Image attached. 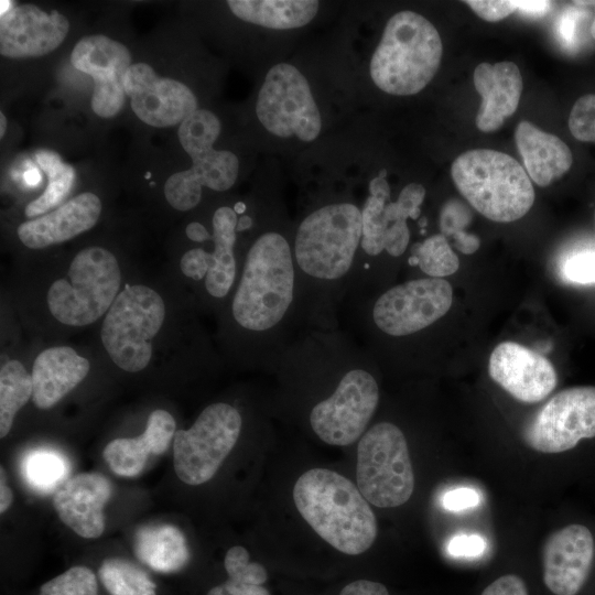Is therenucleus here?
I'll return each mask as SVG.
<instances>
[{"label":"nucleus","mask_w":595,"mask_h":595,"mask_svg":"<svg viewBox=\"0 0 595 595\" xmlns=\"http://www.w3.org/2000/svg\"><path fill=\"white\" fill-rule=\"evenodd\" d=\"M242 415L227 402L207 405L187 430L175 432L173 463L177 477L196 486L208 482L236 445Z\"/></svg>","instance_id":"nucleus-10"},{"label":"nucleus","mask_w":595,"mask_h":595,"mask_svg":"<svg viewBox=\"0 0 595 595\" xmlns=\"http://www.w3.org/2000/svg\"><path fill=\"white\" fill-rule=\"evenodd\" d=\"M534 451L563 454L595 440V387L577 386L554 394L523 431Z\"/></svg>","instance_id":"nucleus-12"},{"label":"nucleus","mask_w":595,"mask_h":595,"mask_svg":"<svg viewBox=\"0 0 595 595\" xmlns=\"http://www.w3.org/2000/svg\"><path fill=\"white\" fill-rule=\"evenodd\" d=\"M488 371L495 382L524 403L542 401L558 382L548 358L515 342H504L494 348Z\"/></svg>","instance_id":"nucleus-17"},{"label":"nucleus","mask_w":595,"mask_h":595,"mask_svg":"<svg viewBox=\"0 0 595 595\" xmlns=\"http://www.w3.org/2000/svg\"><path fill=\"white\" fill-rule=\"evenodd\" d=\"M111 485L99 473H82L62 483L53 497L60 519L79 537L95 539L105 529L104 508Z\"/></svg>","instance_id":"nucleus-19"},{"label":"nucleus","mask_w":595,"mask_h":595,"mask_svg":"<svg viewBox=\"0 0 595 595\" xmlns=\"http://www.w3.org/2000/svg\"><path fill=\"white\" fill-rule=\"evenodd\" d=\"M0 512L3 513L12 504L13 494L10 487L7 485L3 467L0 468Z\"/></svg>","instance_id":"nucleus-47"},{"label":"nucleus","mask_w":595,"mask_h":595,"mask_svg":"<svg viewBox=\"0 0 595 595\" xmlns=\"http://www.w3.org/2000/svg\"><path fill=\"white\" fill-rule=\"evenodd\" d=\"M69 465L63 455L52 450H36L25 456L22 473L28 484L40 493L56 488L67 476Z\"/></svg>","instance_id":"nucleus-32"},{"label":"nucleus","mask_w":595,"mask_h":595,"mask_svg":"<svg viewBox=\"0 0 595 595\" xmlns=\"http://www.w3.org/2000/svg\"><path fill=\"white\" fill-rule=\"evenodd\" d=\"M238 215L230 206L216 208L212 217L213 249L192 248L180 261L182 273L202 281L206 294L217 301L228 298L239 278L235 251Z\"/></svg>","instance_id":"nucleus-15"},{"label":"nucleus","mask_w":595,"mask_h":595,"mask_svg":"<svg viewBox=\"0 0 595 595\" xmlns=\"http://www.w3.org/2000/svg\"><path fill=\"white\" fill-rule=\"evenodd\" d=\"M442 53L441 36L428 19L413 11L397 12L371 56L370 77L389 95L418 94L436 74Z\"/></svg>","instance_id":"nucleus-4"},{"label":"nucleus","mask_w":595,"mask_h":595,"mask_svg":"<svg viewBox=\"0 0 595 595\" xmlns=\"http://www.w3.org/2000/svg\"><path fill=\"white\" fill-rule=\"evenodd\" d=\"M572 136L582 142H595V94L580 97L569 117Z\"/></svg>","instance_id":"nucleus-36"},{"label":"nucleus","mask_w":595,"mask_h":595,"mask_svg":"<svg viewBox=\"0 0 595 595\" xmlns=\"http://www.w3.org/2000/svg\"><path fill=\"white\" fill-rule=\"evenodd\" d=\"M480 595H529V593L521 577L506 574L491 582Z\"/></svg>","instance_id":"nucleus-42"},{"label":"nucleus","mask_w":595,"mask_h":595,"mask_svg":"<svg viewBox=\"0 0 595 595\" xmlns=\"http://www.w3.org/2000/svg\"><path fill=\"white\" fill-rule=\"evenodd\" d=\"M550 1H517V11L528 15H544L551 7Z\"/></svg>","instance_id":"nucleus-45"},{"label":"nucleus","mask_w":595,"mask_h":595,"mask_svg":"<svg viewBox=\"0 0 595 595\" xmlns=\"http://www.w3.org/2000/svg\"><path fill=\"white\" fill-rule=\"evenodd\" d=\"M177 133L192 166L167 178L164 195L173 208L186 212L199 204L203 186L216 192L229 190L237 180L239 161L232 152L213 148L220 121L207 109H197L184 119Z\"/></svg>","instance_id":"nucleus-6"},{"label":"nucleus","mask_w":595,"mask_h":595,"mask_svg":"<svg viewBox=\"0 0 595 595\" xmlns=\"http://www.w3.org/2000/svg\"><path fill=\"white\" fill-rule=\"evenodd\" d=\"M33 394L32 377L19 360H9L0 371V437L11 430L18 411Z\"/></svg>","instance_id":"nucleus-29"},{"label":"nucleus","mask_w":595,"mask_h":595,"mask_svg":"<svg viewBox=\"0 0 595 595\" xmlns=\"http://www.w3.org/2000/svg\"><path fill=\"white\" fill-rule=\"evenodd\" d=\"M227 4L240 20L272 30L302 28L320 8L314 0H228Z\"/></svg>","instance_id":"nucleus-26"},{"label":"nucleus","mask_w":595,"mask_h":595,"mask_svg":"<svg viewBox=\"0 0 595 595\" xmlns=\"http://www.w3.org/2000/svg\"><path fill=\"white\" fill-rule=\"evenodd\" d=\"M35 159L46 173L48 183L43 194L26 205L24 214L30 218L43 215L60 205L69 194L75 181V170L64 163L57 153L40 150L35 153Z\"/></svg>","instance_id":"nucleus-28"},{"label":"nucleus","mask_w":595,"mask_h":595,"mask_svg":"<svg viewBox=\"0 0 595 595\" xmlns=\"http://www.w3.org/2000/svg\"><path fill=\"white\" fill-rule=\"evenodd\" d=\"M39 595H98V584L90 569L76 565L44 583Z\"/></svg>","instance_id":"nucleus-34"},{"label":"nucleus","mask_w":595,"mask_h":595,"mask_svg":"<svg viewBox=\"0 0 595 595\" xmlns=\"http://www.w3.org/2000/svg\"><path fill=\"white\" fill-rule=\"evenodd\" d=\"M565 279L576 283H595V251H582L571 256L563 264Z\"/></svg>","instance_id":"nucleus-37"},{"label":"nucleus","mask_w":595,"mask_h":595,"mask_svg":"<svg viewBox=\"0 0 595 595\" xmlns=\"http://www.w3.org/2000/svg\"><path fill=\"white\" fill-rule=\"evenodd\" d=\"M357 484L366 500L380 508L405 504L414 489L407 439L389 421L366 430L357 447Z\"/></svg>","instance_id":"nucleus-8"},{"label":"nucleus","mask_w":595,"mask_h":595,"mask_svg":"<svg viewBox=\"0 0 595 595\" xmlns=\"http://www.w3.org/2000/svg\"><path fill=\"white\" fill-rule=\"evenodd\" d=\"M134 553L142 563L159 573L177 572L190 560L184 534L167 523L140 528L134 538Z\"/></svg>","instance_id":"nucleus-27"},{"label":"nucleus","mask_w":595,"mask_h":595,"mask_svg":"<svg viewBox=\"0 0 595 595\" xmlns=\"http://www.w3.org/2000/svg\"><path fill=\"white\" fill-rule=\"evenodd\" d=\"M543 582L554 595H583L595 575V529L570 522L552 532L543 547Z\"/></svg>","instance_id":"nucleus-13"},{"label":"nucleus","mask_w":595,"mask_h":595,"mask_svg":"<svg viewBox=\"0 0 595 595\" xmlns=\"http://www.w3.org/2000/svg\"><path fill=\"white\" fill-rule=\"evenodd\" d=\"M247 360L275 372L303 328L292 237L279 228L261 231L249 246L229 305Z\"/></svg>","instance_id":"nucleus-1"},{"label":"nucleus","mask_w":595,"mask_h":595,"mask_svg":"<svg viewBox=\"0 0 595 595\" xmlns=\"http://www.w3.org/2000/svg\"><path fill=\"white\" fill-rule=\"evenodd\" d=\"M339 595H389V592L379 582L358 580L347 584Z\"/></svg>","instance_id":"nucleus-44"},{"label":"nucleus","mask_w":595,"mask_h":595,"mask_svg":"<svg viewBox=\"0 0 595 595\" xmlns=\"http://www.w3.org/2000/svg\"><path fill=\"white\" fill-rule=\"evenodd\" d=\"M185 234L187 238L194 242H206L212 238V234H209L207 228L198 221L190 223L186 226Z\"/></svg>","instance_id":"nucleus-46"},{"label":"nucleus","mask_w":595,"mask_h":595,"mask_svg":"<svg viewBox=\"0 0 595 595\" xmlns=\"http://www.w3.org/2000/svg\"><path fill=\"white\" fill-rule=\"evenodd\" d=\"M175 428V420L167 411L154 410L141 435L109 442L102 452L104 459L116 475L134 477L143 470L149 455H160L169 448Z\"/></svg>","instance_id":"nucleus-22"},{"label":"nucleus","mask_w":595,"mask_h":595,"mask_svg":"<svg viewBox=\"0 0 595 595\" xmlns=\"http://www.w3.org/2000/svg\"><path fill=\"white\" fill-rule=\"evenodd\" d=\"M515 140L528 176L541 187L549 186L572 166L570 148L559 137L527 120L517 126Z\"/></svg>","instance_id":"nucleus-24"},{"label":"nucleus","mask_w":595,"mask_h":595,"mask_svg":"<svg viewBox=\"0 0 595 595\" xmlns=\"http://www.w3.org/2000/svg\"><path fill=\"white\" fill-rule=\"evenodd\" d=\"M252 226H253L252 217L247 214H244L239 217L236 229L238 232H240V231L249 230L250 228H252Z\"/></svg>","instance_id":"nucleus-48"},{"label":"nucleus","mask_w":595,"mask_h":595,"mask_svg":"<svg viewBox=\"0 0 595 595\" xmlns=\"http://www.w3.org/2000/svg\"><path fill=\"white\" fill-rule=\"evenodd\" d=\"M486 548V540L480 536L461 534L450 540L447 552L455 558H475L482 555Z\"/></svg>","instance_id":"nucleus-39"},{"label":"nucleus","mask_w":595,"mask_h":595,"mask_svg":"<svg viewBox=\"0 0 595 595\" xmlns=\"http://www.w3.org/2000/svg\"><path fill=\"white\" fill-rule=\"evenodd\" d=\"M90 364L72 347H51L39 354L32 368L33 403L50 409L89 372Z\"/></svg>","instance_id":"nucleus-23"},{"label":"nucleus","mask_w":595,"mask_h":595,"mask_svg":"<svg viewBox=\"0 0 595 595\" xmlns=\"http://www.w3.org/2000/svg\"><path fill=\"white\" fill-rule=\"evenodd\" d=\"M408 263L418 267L430 278H444L455 273L459 267L456 253L442 234L433 235L411 247Z\"/></svg>","instance_id":"nucleus-31"},{"label":"nucleus","mask_w":595,"mask_h":595,"mask_svg":"<svg viewBox=\"0 0 595 595\" xmlns=\"http://www.w3.org/2000/svg\"><path fill=\"white\" fill-rule=\"evenodd\" d=\"M474 86L482 97L476 126L483 132L498 130L518 108L522 76L512 62L480 63L474 71Z\"/></svg>","instance_id":"nucleus-21"},{"label":"nucleus","mask_w":595,"mask_h":595,"mask_svg":"<svg viewBox=\"0 0 595 595\" xmlns=\"http://www.w3.org/2000/svg\"><path fill=\"white\" fill-rule=\"evenodd\" d=\"M207 595H270L269 591L262 585L246 584L227 580L207 593Z\"/></svg>","instance_id":"nucleus-43"},{"label":"nucleus","mask_w":595,"mask_h":595,"mask_svg":"<svg viewBox=\"0 0 595 595\" xmlns=\"http://www.w3.org/2000/svg\"><path fill=\"white\" fill-rule=\"evenodd\" d=\"M98 576L110 595H156L155 584L138 565L122 558L105 559Z\"/></svg>","instance_id":"nucleus-30"},{"label":"nucleus","mask_w":595,"mask_h":595,"mask_svg":"<svg viewBox=\"0 0 595 595\" xmlns=\"http://www.w3.org/2000/svg\"><path fill=\"white\" fill-rule=\"evenodd\" d=\"M101 212L99 197L85 192L55 210L22 223L18 228L21 242L31 249L61 244L93 228Z\"/></svg>","instance_id":"nucleus-20"},{"label":"nucleus","mask_w":595,"mask_h":595,"mask_svg":"<svg viewBox=\"0 0 595 595\" xmlns=\"http://www.w3.org/2000/svg\"><path fill=\"white\" fill-rule=\"evenodd\" d=\"M594 7H595V3H594ZM589 32H591L592 37L595 40V14H594V18L592 20Z\"/></svg>","instance_id":"nucleus-50"},{"label":"nucleus","mask_w":595,"mask_h":595,"mask_svg":"<svg viewBox=\"0 0 595 595\" xmlns=\"http://www.w3.org/2000/svg\"><path fill=\"white\" fill-rule=\"evenodd\" d=\"M121 274L112 252L88 247L73 259L65 278L52 283L47 306L52 315L69 326H85L108 312L120 288Z\"/></svg>","instance_id":"nucleus-7"},{"label":"nucleus","mask_w":595,"mask_h":595,"mask_svg":"<svg viewBox=\"0 0 595 595\" xmlns=\"http://www.w3.org/2000/svg\"><path fill=\"white\" fill-rule=\"evenodd\" d=\"M123 85L133 112L152 127L175 126L198 109L195 95L185 84L159 77L145 63L131 65Z\"/></svg>","instance_id":"nucleus-16"},{"label":"nucleus","mask_w":595,"mask_h":595,"mask_svg":"<svg viewBox=\"0 0 595 595\" xmlns=\"http://www.w3.org/2000/svg\"><path fill=\"white\" fill-rule=\"evenodd\" d=\"M472 220V213L467 206L457 199L447 201L440 212V230L452 245L465 255L474 253L480 246L479 238L469 234L465 228Z\"/></svg>","instance_id":"nucleus-33"},{"label":"nucleus","mask_w":595,"mask_h":595,"mask_svg":"<svg viewBox=\"0 0 595 595\" xmlns=\"http://www.w3.org/2000/svg\"><path fill=\"white\" fill-rule=\"evenodd\" d=\"M256 113L273 136L314 141L322 117L305 76L292 64L272 66L259 90Z\"/></svg>","instance_id":"nucleus-11"},{"label":"nucleus","mask_w":595,"mask_h":595,"mask_svg":"<svg viewBox=\"0 0 595 595\" xmlns=\"http://www.w3.org/2000/svg\"><path fill=\"white\" fill-rule=\"evenodd\" d=\"M425 188L419 183H409L400 192L396 202L390 194L369 193L361 207L363 242L377 250L385 249V235L396 224H404L408 218L421 216V205Z\"/></svg>","instance_id":"nucleus-25"},{"label":"nucleus","mask_w":595,"mask_h":595,"mask_svg":"<svg viewBox=\"0 0 595 595\" xmlns=\"http://www.w3.org/2000/svg\"><path fill=\"white\" fill-rule=\"evenodd\" d=\"M361 208L349 201L315 207L292 236L303 328L340 325L361 240Z\"/></svg>","instance_id":"nucleus-2"},{"label":"nucleus","mask_w":595,"mask_h":595,"mask_svg":"<svg viewBox=\"0 0 595 595\" xmlns=\"http://www.w3.org/2000/svg\"><path fill=\"white\" fill-rule=\"evenodd\" d=\"M594 223H595V213H594Z\"/></svg>","instance_id":"nucleus-51"},{"label":"nucleus","mask_w":595,"mask_h":595,"mask_svg":"<svg viewBox=\"0 0 595 595\" xmlns=\"http://www.w3.org/2000/svg\"><path fill=\"white\" fill-rule=\"evenodd\" d=\"M165 317L163 299L145 285H127L116 298L101 325V342L122 370L138 372L152 356V339Z\"/></svg>","instance_id":"nucleus-9"},{"label":"nucleus","mask_w":595,"mask_h":595,"mask_svg":"<svg viewBox=\"0 0 595 595\" xmlns=\"http://www.w3.org/2000/svg\"><path fill=\"white\" fill-rule=\"evenodd\" d=\"M465 3L487 22H498L517 11V1L467 0Z\"/></svg>","instance_id":"nucleus-38"},{"label":"nucleus","mask_w":595,"mask_h":595,"mask_svg":"<svg viewBox=\"0 0 595 595\" xmlns=\"http://www.w3.org/2000/svg\"><path fill=\"white\" fill-rule=\"evenodd\" d=\"M228 578L246 584L262 585L268 573L263 565L249 561V552L241 545L231 547L224 560Z\"/></svg>","instance_id":"nucleus-35"},{"label":"nucleus","mask_w":595,"mask_h":595,"mask_svg":"<svg viewBox=\"0 0 595 595\" xmlns=\"http://www.w3.org/2000/svg\"><path fill=\"white\" fill-rule=\"evenodd\" d=\"M0 137L2 138L4 136L6 129H7V119L3 115V112H0Z\"/></svg>","instance_id":"nucleus-49"},{"label":"nucleus","mask_w":595,"mask_h":595,"mask_svg":"<svg viewBox=\"0 0 595 595\" xmlns=\"http://www.w3.org/2000/svg\"><path fill=\"white\" fill-rule=\"evenodd\" d=\"M451 175L469 205L493 221L520 219L534 203L528 173L504 152L490 149L466 151L454 160Z\"/></svg>","instance_id":"nucleus-5"},{"label":"nucleus","mask_w":595,"mask_h":595,"mask_svg":"<svg viewBox=\"0 0 595 595\" xmlns=\"http://www.w3.org/2000/svg\"><path fill=\"white\" fill-rule=\"evenodd\" d=\"M71 62L94 80L93 111L102 118L116 116L127 96L123 79L131 66L128 47L101 34L89 35L74 46Z\"/></svg>","instance_id":"nucleus-14"},{"label":"nucleus","mask_w":595,"mask_h":595,"mask_svg":"<svg viewBox=\"0 0 595 595\" xmlns=\"http://www.w3.org/2000/svg\"><path fill=\"white\" fill-rule=\"evenodd\" d=\"M69 30L66 17L45 12L34 4L11 6L1 14L0 53L10 58L45 55L65 40Z\"/></svg>","instance_id":"nucleus-18"},{"label":"nucleus","mask_w":595,"mask_h":595,"mask_svg":"<svg viewBox=\"0 0 595 595\" xmlns=\"http://www.w3.org/2000/svg\"><path fill=\"white\" fill-rule=\"evenodd\" d=\"M573 4L574 7L569 8L561 14L558 28L560 37L566 46H572L576 41L578 21L582 13L585 12L582 11L583 7L580 1H574Z\"/></svg>","instance_id":"nucleus-40"},{"label":"nucleus","mask_w":595,"mask_h":595,"mask_svg":"<svg viewBox=\"0 0 595 595\" xmlns=\"http://www.w3.org/2000/svg\"><path fill=\"white\" fill-rule=\"evenodd\" d=\"M293 499L303 519L338 551L357 555L375 542L376 517L360 490L343 475L312 468L296 480Z\"/></svg>","instance_id":"nucleus-3"},{"label":"nucleus","mask_w":595,"mask_h":595,"mask_svg":"<svg viewBox=\"0 0 595 595\" xmlns=\"http://www.w3.org/2000/svg\"><path fill=\"white\" fill-rule=\"evenodd\" d=\"M478 504V493L468 487H461L450 490L442 498V506L450 511H461L476 507Z\"/></svg>","instance_id":"nucleus-41"}]
</instances>
